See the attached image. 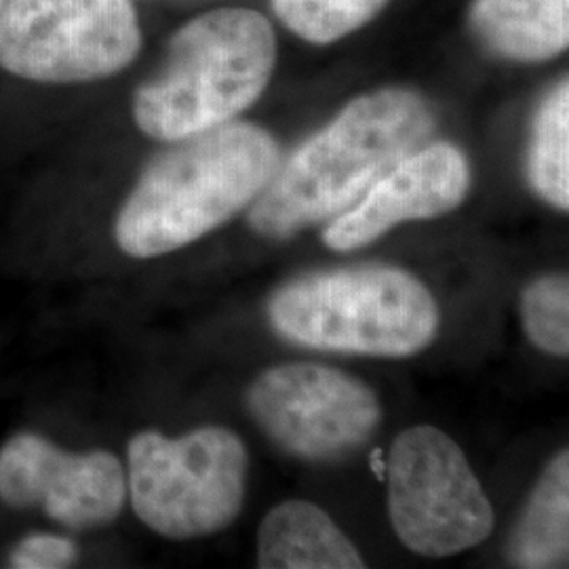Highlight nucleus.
I'll return each instance as SVG.
<instances>
[{
    "mask_svg": "<svg viewBox=\"0 0 569 569\" xmlns=\"http://www.w3.org/2000/svg\"><path fill=\"white\" fill-rule=\"evenodd\" d=\"M79 559L77 545L49 531H37L21 538L20 542L9 550V568L18 569H61L74 566Z\"/></svg>",
    "mask_w": 569,
    "mask_h": 569,
    "instance_id": "obj_17",
    "label": "nucleus"
},
{
    "mask_svg": "<svg viewBox=\"0 0 569 569\" xmlns=\"http://www.w3.org/2000/svg\"><path fill=\"white\" fill-rule=\"evenodd\" d=\"M270 323L293 345L369 357H409L439 329L432 293L395 266L319 270L279 287Z\"/></svg>",
    "mask_w": 569,
    "mask_h": 569,
    "instance_id": "obj_4",
    "label": "nucleus"
},
{
    "mask_svg": "<svg viewBox=\"0 0 569 569\" xmlns=\"http://www.w3.org/2000/svg\"><path fill=\"white\" fill-rule=\"evenodd\" d=\"M569 555V453L561 449L538 479L515 533L509 559L517 568H566Z\"/></svg>",
    "mask_w": 569,
    "mask_h": 569,
    "instance_id": "obj_13",
    "label": "nucleus"
},
{
    "mask_svg": "<svg viewBox=\"0 0 569 569\" xmlns=\"http://www.w3.org/2000/svg\"><path fill=\"white\" fill-rule=\"evenodd\" d=\"M2 4H4V0H0V9H2Z\"/></svg>",
    "mask_w": 569,
    "mask_h": 569,
    "instance_id": "obj_18",
    "label": "nucleus"
},
{
    "mask_svg": "<svg viewBox=\"0 0 569 569\" xmlns=\"http://www.w3.org/2000/svg\"><path fill=\"white\" fill-rule=\"evenodd\" d=\"M435 127L430 103L411 89L387 87L355 98L277 167L251 203L249 226L266 239H287L338 218L422 148Z\"/></svg>",
    "mask_w": 569,
    "mask_h": 569,
    "instance_id": "obj_1",
    "label": "nucleus"
},
{
    "mask_svg": "<svg viewBox=\"0 0 569 569\" xmlns=\"http://www.w3.org/2000/svg\"><path fill=\"white\" fill-rule=\"evenodd\" d=\"M521 321L531 345L555 357L569 355V279L545 274L521 293Z\"/></svg>",
    "mask_w": 569,
    "mask_h": 569,
    "instance_id": "obj_16",
    "label": "nucleus"
},
{
    "mask_svg": "<svg viewBox=\"0 0 569 569\" xmlns=\"http://www.w3.org/2000/svg\"><path fill=\"white\" fill-rule=\"evenodd\" d=\"M468 188L470 164L465 152L449 142L428 143L395 164L359 203L333 218L323 241L333 251H355L395 226L453 211L467 199Z\"/></svg>",
    "mask_w": 569,
    "mask_h": 569,
    "instance_id": "obj_10",
    "label": "nucleus"
},
{
    "mask_svg": "<svg viewBox=\"0 0 569 569\" xmlns=\"http://www.w3.org/2000/svg\"><path fill=\"white\" fill-rule=\"evenodd\" d=\"M468 26L489 53L549 61L569 44V0H472Z\"/></svg>",
    "mask_w": 569,
    "mask_h": 569,
    "instance_id": "obj_12",
    "label": "nucleus"
},
{
    "mask_svg": "<svg viewBox=\"0 0 569 569\" xmlns=\"http://www.w3.org/2000/svg\"><path fill=\"white\" fill-rule=\"evenodd\" d=\"M274 66L277 37L262 13H203L173 32L159 70L136 89V124L161 142L220 127L260 100Z\"/></svg>",
    "mask_w": 569,
    "mask_h": 569,
    "instance_id": "obj_3",
    "label": "nucleus"
},
{
    "mask_svg": "<svg viewBox=\"0 0 569 569\" xmlns=\"http://www.w3.org/2000/svg\"><path fill=\"white\" fill-rule=\"evenodd\" d=\"M169 143L146 164L114 222V241L131 258L199 241L253 203L281 164L277 140L251 122Z\"/></svg>",
    "mask_w": 569,
    "mask_h": 569,
    "instance_id": "obj_2",
    "label": "nucleus"
},
{
    "mask_svg": "<svg viewBox=\"0 0 569 569\" xmlns=\"http://www.w3.org/2000/svg\"><path fill=\"white\" fill-rule=\"evenodd\" d=\"M0 500L41 509L61 528H106L127 502V470L110 451H66L37 432H18L0 448Z\"/></svg>",
    "mask_w": 569,
    "mask_h": 569,
    "instance_id": "obj_9",
    "label": "nucleus"
},
{
    "mask_svg": "<svg viewBox=\"0 0 569 569\" xmlns=\"http://www.w3.org/2000/svg\"><path fill=\"white\" fill-rule=\"evenodd\" d=\"M388 517L422 557H451L488 540L496 517L465 451L439 428L403 430L388 453Z\"/></svg>",
    "mask_w": 569,
    "mask_h": 569,
    "instance_id": "obj_7",
    "label": "nucleus"
},
{
    "mask_svg": "<svg viewBox=\"0 0 569 569\" xmlns=\"http://www.w3.org/2000/svg\"><path fill=\"white\" fill-rule=\"evenodd\" d=\"M528 180L533 192L568 211L569 207V84L557 82L540 103L528 150Z\"/></svg>",
    "mask_w": 569,
    "mask_h": 569,
    "instance_id": "obj_14",
    "label": "nucleus"
},
{
    "mask_svg": "<svg viewBox=\"0 0 569 569\" xmlns=\"http://www.w3.org/2000/svg\"><path fill=\"white\" fill-rule=\"evenodd\" d=\"M247 465L243 441L228 428L178 439L142 430L127 448V496L142 523L164 538H204L239 517Z\"/></svg>",
    "mask_w": 569,
    "mask_h": 569,
    "instance_id": "obj_5",
    "label": "nucleus"
},
{
    "mask_svg": "<svg viewBox=\"0 0 569 569\" xmlns=\"http://www.w3.org/2000/svg\"><path fill=\"white\" fill-rule=\"evenodd\" d=\"M264 569H357L363 557L338 523L312 502L289 500L270 510L258 533Z\"/></svg>",
    "mask_w": 569,
    "mask_h": 569,
    "instance_id": "obj_11",
    "label": "nucleus"
},
{
    "mask_svg": "<svg viewBox=\"0 0 569 569\" xmlns=\"http://www.w3.org/2000/svg\"><path fill=\"white\" fill-rule=\"evenodd\" d=\"M390 0H272V9L300 39L329 44L380 16Z\"/></svg>",
    "mask_w": 569,
    "mask_h": 569,
    "instance_id": "obj_15",
    "label": "nucleus"
},
{
    "mask_svg": "<svg viewBox=\"0 0 569 569\" xmlns=\"http://www.w3.org/2000/svg\"><path fill=\"white\" fill-rule=\"evenodd\" d=\"M142 44L131 0H4L0 9V68L23 81L110 79Z\"/></svg>",
    "mask_w": 569,
    "mask_h": 569,
    "instance_id": "obj_6",
    "label": "nucleus"
},
{
    "mask_svg": "<svg viewBox=\"0 0 569 569\" xmlns=\"http://www.w3.org/2000/svg\"><path fill=\"white\" fill-rule=\"evenodd\" d=\"M247 407L279 448L310 462L355 453L382 420L366 382L319 363H284L260 373L247 390Z\"/></svg>",
    "mask_w": 569,
    "mask_h": 569,
    "instance_id": "obj_8",
    "label": "nucleus"
}]
</instances>
